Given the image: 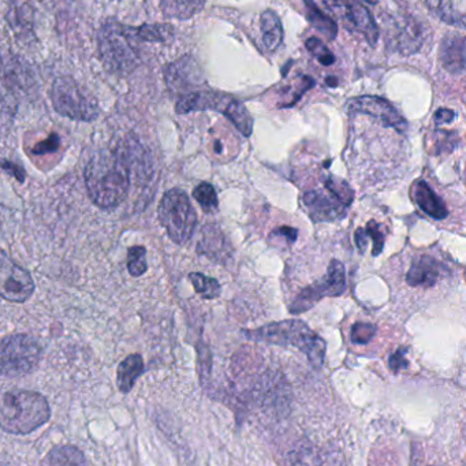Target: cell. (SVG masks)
Returning a JSON list of instances; mask_svg holds the SVG:
<instances>
[{
  "label": "cell",
  "instance_id": "obj_22",
  "mask_svg": "<svg viewBox=\"0 0 466 466\" xmlns=\"http://www.w3.org/2000/svg\"><path fill=\"white\" fill-rule=\"evenodd\" d=\"M225 116H228L234 127L245 136L249 137L253 132V119L252 116L248 113L247 107L242 105L238 100L233 99V102L228 105V110H226Z\"/></svg>",
  "mask_w": 466,
  "mask_h": 466
},
{
  "label": "cell",
  "instance_id": "obj_33",
  "mask_svg": "<svg viewBox=\"0 0 466 466\" xmlns=\"http://www.w3.org/2000/svg\"><path fill=\"white\" fill-rule=\"evenodd\" d=\"M59 147H61V138L54 133L47 140L40 141L37 146H35L32 152L37 157H42V155L54 154V152L58 151Z\"/></svg>",
  "mask_w": 466,
  "mask_h": 466
},
{
  "label": "cell",
  "instance_id": "obj_21",
  "mask_svg": "<svg viewBox=\"0 0 466 466\" xmlns=\"http://www.w3.org/2000/svg\"><path fill=\"white\" fill-rule=\"evenodd\" d=\"M261 34H263L264 47L268 51L279 48L283 42V28L277 13L267 10L261 15Z\"/></svg>",
  "mask_w": 466,
  "mask_h": 466
},
{
  "label": "cell",
  "instance_id": "obj_23",
  "mask_svg": "<svg viewBox=\"0 0 466 466\" xmlns=\"http://www.w3.org/2000/svg\"><path fill=\"white\" fill-rule=\"evenodd\" d=\"M305 6H307L308 20L310 21L313 26L318 29L320 34L329 40L335 39L337 36V25L331 18L327 17L326 15L320 12L313 4V0H305Z\"/></svg>",
  "mask_w": 466,
  "mask_h": 466
},
{
  "label": "cell",
  "instance_id": "obj_31",
  "mask_svg": "<svg viewBox=\"0 0 466 466\" xmlns=\"http://www.w3.org/2000/svg\"><path fill=\"white\" fill-rule=\"evenodd\" d=\"M356 234H360V236L370 237L373 241V255H379L383 249L384 245V233L381 231V228H379V225H376L375 222L368 223L367 228H360Z\"/></svg>",
  "mask_w": 466,
  "mask_h": 466
},
{
  "label": "cell",
  "instance_id": "obj_13",
  "mask_svg": "<svg viewBox=\"0 0 466 466\" xmlns=\"http://www.w3.org/2000/svg\"><path fill=\"white\" fill-rule=\"evenodd\" d=\"M348 110L351 113L368 114L378 119L381 125L398 132H405L408 124L403 116L386 100L375 96H361L351 99L348 105Z\"/></svg>",
  "mask_w": 466,
  "mask_h": 466
},
{
  "label": "cell",
  "instance_id": "obj_24",
  "mask_svg": "<svg viewBox=\"0 0 466 466\" xmlns=\"http://www.w3.org/2000/svg\"><path fill=\"white\" fill-rule=\"evenodd\" d=\"M47 462L51 465H86V460L77 447L62 446L51 450Z\"/></svg>",
  "mask_w": 466,
  "mask_h": 466
},
{
  "label": "cell",
  "instance_id": "obj_37",
  "mask_svg": "<svg viewBox=\"0 0 466 466\" xmlns=\"http://www.w3.org/2000/svg\"><path fill=\"white\" fill-rule=\"evenodd\" d=\"M452 118H454V113L451 110H439V113L436 114L438 122H450Z\"/></svg>",
  "mask_w": 466,
  "mask_h": 466
},
{
  "label": "cell",
  "instance_id": "obj_25",
  "mask_svg": "<svg viewBox=\"0 0 466 466\" xmlns=\"http://www.w3.org/2000/svg\"><path fill=\"white\" fill-rule=\"evenodd\" d=\"M189 279L196 293L200 294L204 299H215L220 296V283L214 278L206 277L200 272H192Z\"/></svg>",
  "mask_w": 466,
  "mask_h": 466
},
{
  "label": "cell",
  "instance_id": "obj_19",
  "mask_svg": "<svg viewBox=\"0 0 466 466\" xmlns=\"http://www.w3.org/2000/svg\"><path fill=\"white\" fill-rule=\"evenodd\" d=\"M144 360L140 354H130L119 364L116 370V384L119 391L127 394L135 387L136 380L143 375Z\"/></svg>",
  "mask_w": 466,
  "mask_h": 466
},
{
  "label": "cell",
  "instance_id": "obj_20",
  "mask_svg": "<svg viewBox=\"0 0 466 466\" xmlns=\"http://www.w3.org/2000/svg\"><path fill=\"white\" fill-rule=\"evenodd\" d=\"M206 0H160V9L167 18L189 20L203 10Z\"/></svg>",
  "mask_w": 466,
  "mask_h": 466
},
{
  "label": "cell",
  "instance_id": "obj_1",
  "mask_svg": "<svg viewBox=\"0 0 466 466\" xmlns=\"http://www.w3.org/2000/svg\"><path fill=\"white\" fill-rule=\"evenodd\" d=\"M86 184L94 204L102 209L114 208L129 193V166L121 155L100 152L86 166Z\"/></svg>",
  "mask_w": 466,
  "mask_h": 466
},
{
  "label": "cell",
  "instance_id": "obj_16",
  "mask_svg": "<svg viewBox=\"0 0 466 466\" xmlns=\"http://www.w3.org/2000/svg\"><path fill=\"white\" fill-rule=\"evenodd\" d=\"M411 198L419 208L433 219L441 220L449 215L446 204L431 189L427 182L417 181L411 187Z\"/></svg>",
  "mask_w": 466,
  "mask_h": 466
},
{
  "label": "cell",
  "instance_id": "obj_7",
  "mask_svg": "<svg viewBox=\"0 0 466 466\" xmlns=\"http://www.w3.org/2000/svg\"><path fill=\"white\" fill-rule=\"evenodd\" d=\"M42 348L35 338L25 334L5 337L0 346V368L7 378L28 375L39 365Z\"/></svg>",
  "mask_w": 466,
  "mask_h": 466
},
{
  "label": "cell",
  "instance_id": "obj_12",
  "mask_svg": "<svg viewBox=\"0 0 466 466\" xmlns=\"http://www.w3.org/2000/svg\"><path fill=\"white\" fill-rule=\"evenodd\" d=\"M165 77L168 88L181 96L200 91V86L206 83L200 66L190 56H184L179 61L168 65Z\"/></svg>",
  "mask_w": 466,
  "mask_h": 466
},
{
  "label": "cell",
  "instance_id": "obj_15",
  "mask_svg": "<svg viewBox=\"0 0 466 466\" xmlns=\"http://www.w3.org/2000/svg\"><path fill=\"white\" fill-rule=\"evenodd\" d=\"M233 99L234 97L225 94L200 89V91L179 97L178 103H177V113L187 114L192 111L215 110L225 116L226 110Z\"/></svg>",
  "mask_w": 466,
  "mask_h": 466
},
{
  "label": "cell",
  "instance_id": "obj_9",
  "mask_svg": "<svg viewBox=\"0 0 466 466\" xmlns=\"http://www.w3.org/2000/svg\"><path fill=\"white\" fill-rule=\"evenodd\" d=\"M346 272L345 266L340 261L332 260L327 268L326 275L318 282L312 283L308 288L302 289L296 299L291 302L289 310L291 313L305 312L310 309L316 302L320 301L324 297H337L345 291Z\"/></svg>",
  "mask_w": 466,
  "mask_h": 466
},
{
  "label": "cell",
  "instance_id": "obj_30",
  "mask_svg": "<svg viewBox=\"0 0 466 466\" xmlns=\"http://www.w3.org/2000/svg\"><path fill=\"white\" fill-rule=\"evenodd\" d=\"M307 48L321 65H324V66H331V65L334 64L335 58L331 51H329L320 40L316 39V37L308 40Z\"/></svg>",
  "mask_w": 466,
  "mask_h": 466
},
{
  "label": "cell",
  "instance_id": "obj_36",
  "mask_svg": "<svg viewBox=\"0 0 466 466\" xmlns=\"http://www.w3.org/2000/svg\"><path fill=\"white\" fill-rule=\"evenodd\" d=\"M390 365H391L392 370H397L398 368L402 367V365H408V362L403 359L402 354L398 351V353L390 360Z\"/></svg>",
  "mask_w": 466,
  "mask_h": 466
},
{
  "label": "cell",
  "instance_id": "obj_8",
  "mask_svg": "<svg viewBox=\"0 0 466 466\" xmlns=\"http://www.w3.org/2000/svg\"><path fill=\"white\" fill-rule=\"evenodd\" d=\"M302 201L313 220L329 222L345 214L346 207L353 201V192L345 182L329 178L326 182V190L305 193Z\"/></svg>",
  "mask_w": 466,
  "mask_h": 466
},
{
  "label": "cell",
  "instance_id": "obj_3",
  "mask_svg": "<svg viewBox=\"0 0 466 466\" xmlns=\"http://www.w3.org/2000/svg\"><path fill=\"white\" fill-rule=\"evenodd\" d=\"M242 334L248 339L255 340V342L294 346L309 359L313 367L320 368L323 365L326 343L304 321H279V323H271L268 326L260 327V329H242Z\"/></svg>",
  "mask_w": 466,
  "mask_h": 466
},
{
  "label": "cell",
  "instance_id": "obj_32",
  "mask_svg": "<svg viewBox=\"0 0 466 466\" xmlns=\"http://www.w3.org/2000/svg\"><path fill=\"white\" fill-rule=\"evenodd\" d=\"M376 329L372 324L357 323L351 329V339L357 345H365L372 339Z\"/></svg>",
  "mask_w": 466,
  "mask_h": 466
},
{
  "label": "cell",
  "instance_id": "obj_26",
  "mask_svg": "<svg viewBox=\"0 0 466 466\" xmlns=\"http://www.w3.org/2000/svg\"><path fill=\"white\" fill-rule=\"evenodd\" d=\"M137 34L143 42L166 43L173 39L174 29L168 25L155 24V25L140 26V28H137Z\"/></svg>",
  "mask_w": 466,
  "mask_h": 466
},
{
  "label": "cell",
  "instance_id": "obj_6",
  "mask_svg": "<svg viewBox=\"0 0 466 466\" xmlns=\"http://www.w3.org/2000/svg\"><path fill=\"white\" fill-rule=\"evenodd\" d=\"M51 99L56 110L73 121L92 122L100 114L99 105L88 89L70 77L58 78L54 83Z\"/></svg>",
  "mask_w": 466,
  "mask_h": 466
},
{
  "label": "cell",
  "instance_id": "obj_17",
  "mask_svg": "<svg viewBox=\"0 0 466 466\" xmlns=\"http://www.w3.org/2000/svg\"><path fill=\"white\" fill-rule=\"evenodd\" d=\"M441 59L444 69L452 75L466 72V39L460 36H450L441 43Z\"/></svg>",
  "mask_w": 466,
  "mask_h": 466
},
{
  "label": "cell",
  "instance_id": "obj_14",
  "mask_svg": "<svg viewBox=\"0 0 466 466\" xmlns=\"http://www.w3.org/2000/svg\"><path fill=\"white\" fill-rule=\"evenodd\" d=\"M443 264L432 256H419L411 258L406 271V283L414 289H432L443 278Z\"/></svg>",
  "mask_w": 466,
  "mask_h": 466
},
{
  "label": "cell",
  "instance_id": "obj_11",
  "mask_svg": "<svg viewBox=\"0 0 466 466\" xmlns=\"http://www.w3.org/2000/svg\"><path fill=\"white\" fill-rule=\"evenodd\" d=\"M34 291V278L25 268L15 264L4 250L2 258H0V294H2V299L23 304L31 299Z\"/></svg>",
  "mask_w": 466,
  "mask_h": 466
},
{
  "label": "cell",
  "instance_id": "obj_4",
  "mask_svg": "<svg viewBox=\"0 0 466 466\" xmlns=\"http://www.w3.org/2000/svg\"><path fill=\"white\" fill-rule=\"evenodd\" d=\"M99 53L103 64L113 73H130L140 62L137 28L108 23L103 26L99 37Z\"/></svg>",
  "mask_w": 466,
  "mask_h": 466
},
{
  "label": "cell",
  "instance_id": "obj_27",
  "mask_svg": "<svg viewBox=\"0 0 466 466\" xmlns=\"http://www.w3.org/2000/svg\"><path fill=\"white\" fill-rule=\"evenodd\" d=\"M28 9V4L24 0H15V6L10 9V15H13V24H10V26H13L17 34H26L32 29V15Z\"/></svg>",
  "mask_w": 466,
  "mask_h": 466
},
{
  "label": "cell",
  "instance_id": "obj_18",
  "mask_svg": "<svg viewBox=\"0 0 466 466\" xmlns=\"http://www.w3.org/2000/svg\"><path fill=\"white\" fill-rule=\"evenodd\" d=\"M427 6L439 20L466 28V0H427Z\"/></svg>",
  "mask_w": 466,
  "mask_h": 466
},
{
  "label": "cell",
  "instance_id": "obj_29",
  "mask_svg": "<svg viewBox=\"0 0 466 466\" xmlns=\"http://www.w3.org/2000/svg\"><path fill=\"white\" fill-rule=\"evenodd\" d=\"M127 269L132 277H141L148 269L147 249L144 247H133L127 250Z\"/></svg>",
  "mask_w": 466,
  "mask_h": 466
},
{
  "label": "cell",
  "instance_id": "obj_2",
  "mask_svg": "<svg viewBox=\"0 0 466 466\" xmlns=\"http://www.w3.org/2000/svg\"><path fill=\"white\" fill-rule=\"evenodd\" d=\"M50 417V405L39 392L13 390L2 397L0 425L5 432L28 435L45 425Z\"/></svg>",
  "mask_w": 466,
  "mask_h": 466
},
{
  "label": "cell",
  "instance_id": "obj_10",
  "mask_svg": "<svg viewBox=\"0 0 466 466\" xmlns=\"http://www.w3.org/2000/svg\"><path fill=\"white\" fill-rule=\"evenodd\" d=\"M324 4L348 31L362 35L370 46L376 45L378 26L372 15L359 0H324Z\"/></svg>",
  "mask_w": 466,
  "mask_h": 466
},
{
  "label": "cell",
  "instance_id": "obj_38",
  "mask_svg": "<svg viewBox=\"0 0 466 466\" xmlns=\"http://www.w3.org/2000/svg\"><path fill=\"white\" fill-rule=\"evenodd\" d=\"M365 2H370V4H376V0H365Z\"/></svg>",
  "mask_w": 466,
  "mask_h": 466
},
{
  "label": "cell",
  "instance_id": "obj_34",
  "mask_svg": "<svg viewBox=\"0 0 466 466\" xmlns=\"http://www.w3.org/2000/svg\"><path fill=\"white\" fill-rule=\"evenodd\" d=\"M272 236L285 237L288 239L289 245L293 244L297 239V230L293 228H280L278 230L272 231Z\"/></svg>",
  "mask_w": 466,
  "mask_h": 466
},
{
  "label": "cell",
  "instance_id": "obj_35",
  "mask_svg": "<svg viewBox=\"0 0 466 466\" xmlns=\"http://www.w3.org/2000/svg\"><path fill=\"white\" fill-rule=\"evenodd\" d=\"M4 168L7 171V173L13 174V176H15L18 181H25V173H24L23 168L18 167V166L15 165V163H9L5 160Z\"/></svg>",
  "mask_w": 466,
  "mask_h": 466
},
{
  "label": "cell",
  "instance_id": "obj_28",
  "mask_svg": "<svg viewBox=\"0 0 466 466\" xmlns=\"http://www.w3.org/2000/svg\"><path fill=\"white\" fill-rule=\"evenodd\" d=\"M193 198L206 212L215 211L219 206L217 190L208 182H201L200 185H198L193 190Z\"/></svg>",
  "mask_w": 466,
  "mask_h": 466
},
{
  "label": "cell",
  "instance_id": "obj_5",
  "mask_svg": "<svg viewBox=\"0 0 466 466\" xmlns=\"http://www.w3.org/2000/svg\"><path fill=\"white\" fill-rule=\"evenodd\" d=\"M157 214L171 241L184 245L192 238L198 226V215L184 190L171 189L165 193Z\"/></svg>",
  "mask_w": 466,
  "mask_h": 466
}]
</instances>
